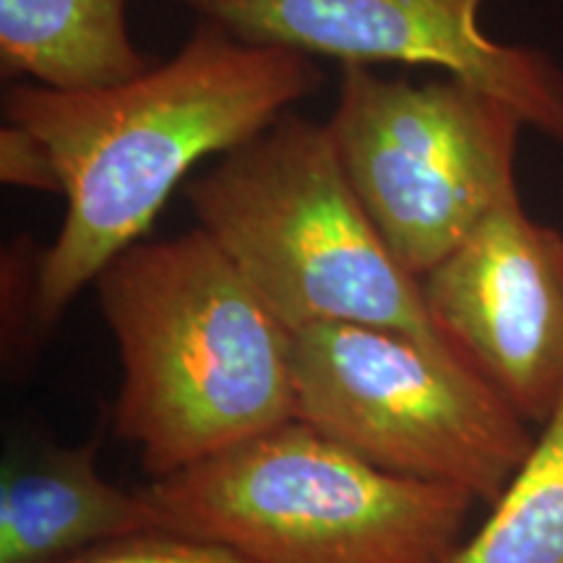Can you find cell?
Masks as SVG:
<instances>
[{
    "instance_id": "obj_1",
    "label": "cell",
    "mask_w": 563,
    "mask_h": 563,
    "mask_svg": "<svg viewBox=\"0 0 563 563\" xmlns=\"http://www.w3.org/2000/svg\"><path fill=\"white\" fill-rule=\"evenodd\" d=\"M311 55L201 19L170 60L123 84L3 95V183L55 191L66 217L42 251L32 321L51 329L118 253L141 241L201 159L228 154L321 87Z\"/></svg>"
},
{
    "instance_id": "obj_2",
    "label": "cell",
    "mask_w": 563,
    "mask_h": 563,
    "mask_svg": "<svg viewBox=\"0 0 563 563\" xmlns=\"http://www.w3.org/2000/svg\"><path fill=\"white\" fill-rule=\"evenodd\" d=\"M123 363L115 433L165 477L298 420L292 332L201 228L133 243L95 279Z\"/></svg>"
},
{
    "instance_id": "obj_3",
    "label": "cell",
    "mask_w": 563,
    "mask_h": 563,
    "mask_svg": "<svg viewBox=\"0 0 563 563\" xmlns=\"http://www.w3.org/2000/svg\"><path fill=\"white\" fill-rule=\"evenodd\" d=\"M186 199L196 228L290 332L365 323L456 355L426 311L420 279L352 191L327 123L285 112L188 183Z\"/></svg>"
},
{
    "instance_id": "obj_4",
    "label": "cell",
    "mask_w": 563,
    "mask_h": 563,
    "mask_svg": "<svg viewBox=\"0 0 563 563\" xmlns=\"http://www.w3.org/2000/svg\"><path fill=\"white\" fill-rule=\"evenodd\" d=\"M159 532L251 563H446L477 504L386 473L290 420L141 490Z\"/></svg>"
},
{
    "instance_id": "obj_5",
    "label": "cell",
    "mask_w": 563,
    "mask_h": 563,
    "mask_svg": "<svg viewBox=\"0 0 563 563\" xmlns=\"http://www.w3.org/2000/svg\"><path fill=\"white\" fill-rule=\"evenodd\" d=\"M298 420L386 473L496 504L527 462L530 422L462 357L397 329L292 332Z\"/></svg>"
},
{
    "instance_id": "obj_6",
    "label": "cell",
    "mask_w": 563,
    "mask_h": 563,
    "mask_svg": "<svg viewBox=\"0 0 563 563\" xmlns=\"http://www.w3.org/2000/svg\"><path fill=\"white\" fill-rule=\"evenodd\" d=\"M522 115L449 76L412 84L342 66L327 129L391 256L426 277L517 191Z\"/></svg>"
},
{
    "instance_id": "obj_7",
    "label": "cell",
    "mask_w": 563,
    "mask_h": 563,
    "mask_svg": "<svg viewBox=\"0 0 563 563\" xmlns=\"http://www.w3.org/2000/svg\"><path fill=\"white\" fill-rule=\"evenodd\" d=\"M238 37L357 66H439L563 144V70L481 30L483 0H178Z\"/></svg>"
},
{
    "instance_id": "obj_8",
    "label": "cell",
    "mask_w": 563,
    "mask_h": 563,
    "mask_svg": "<svg viewBox=\"0 0 563 563\" xmlns=\"http://www.w3.org/2000/svg\"><path fill=\"white\" fill-rule=\"evenodd\" d=\"M439 334L519 418L543 428L563 397V235L519 196L420 277Z\"/></svg>"
},
{
    "instance_id": "obj_9",
    "label": "cell",
    "mask_w": 563,
    "mask_h": 563,
    "mask_svg": "<svg viewBox=\"0 0 563 563\" xmlns=\"http://www.w3.org/2000/svg\"><path fill=\"white\" fill-rule=\"evenodd\" d=\"M97 441L5 460L0 477V563H66L115 540L159 532L144 493L97 470Z\"/></svg>"
},
{
    "instance_id": "obj_10",
    "label": "cell",
    "mask_w": 563,
    "mask_h": 563,
    "mask_svg": "<svg viewBox=\"0 0 563 563\" xmlns=\"http://www.w3.org/2000/svg\"><path fill=\"white\" fill-rule=\"evenodd\" d=\"M129 0H0L3 79L81 91L123 84L154 66L133 42Z\"/></svg>"
},
{
    "instance_id": "obj_11",
    "label": "cell",
    "mask_w": 563,
    "mask_h": 563,
    "mask_svg": "<svg viewBox=\"0 0 563 563\" xmlns=\"http://www.w3.org/2000/svg\"><path fill=\"white\" fill-rule=\"evenodd\" d=\"M446 563H563V397L488 522Z\"/></svg>"
},
{
    "instance_id": "obj_12",
    "label": "cell",
    "mask_w": 563,
    "mask_h": 563,
    "mask_svg": "<svg viewBox=\"0 0 563 563\" xmlns=\"http://www.w3.org/2000/svg\"><path fill=\"white\" fill-rule=\"evenodd\" d=\"M66 563H251L228 548L173 532H144L91 548Z\"/></svg>"
}]
</instances>
